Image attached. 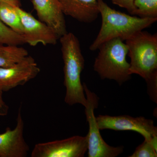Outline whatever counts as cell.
<instances>
[{"instance_id":"4","label":"cell","mask_w":157,"mask_h":157,"mask_svg":"<svg viewBox=\"0 0 157 157\" xmlns=\"http://www.w3.org/2000/svg\"><path fill=\"white\" fill-rule=\"evenodd\" d=\"M123 42L115 38L101 44L94 65V70L101 79L115 80L120 85L132 78L126 59L128 47Z\"/></svg>"},{"instance_id":"17","label":"cell","mask_w":157,"mask_h":157,"mask_svg":"<svg viewBox=\"0 0 157 157\" xmlns=\"http://www.w3.org/2000/svg\"><path fill=\"white\" fill-rule=\"evenodd\" d=\"M129 157H157V150L154 147L151 141L144 140L137 146L135 151Z\"/></svg>"},{"instance_id":"2","label":"cell","mask_w":157,"mask_h":157,"mask_svg":"<svg viewBox=\"0 0 157 157\" xmlns=\"http://www.w3.org/2000/svg\"><path fill=\"white\" fill-rule=\"evenodd\" d=\"M59 40L64 63L65 103L70 106L80 104L86 107L87 101L80 77L84 69L85 60L79 41L71 33H67Z\"/></svg>"},{"instance_id":"20","label":"cell","mask_w":157,"mask_h":157,"mask_svg":"<svg viewBox=\"0 0 157 157\" xmlns=\"http://www.w3.org/2000/svg\"><path fill=\"white\" fill-rule=\"evenodd\" d=\"M2 2H6L10 3L12 5H14L17 7H20L21 3L20 0H0V3Z\"/></svg>"},{"instance_id":"15","label":"cell","mask_w":157,"mask_h":157,"mask_svg":"<svg viewBox=\"0 0 157 157\" xmlns=\"http://www.w3.org/2000/svg\"><path fill=\"white\" fill-rule=\"evenodd\" d=\"M133 15L141 18H157V0H134Z\"/></svg>"},{"instance_id":"11","label":"cell","mask_w":157,"mask_h":157,"mask_svg":"<svg viewBox=\"0 0 157 157\" xmlns=\"http://www.w3.org/2000/svg\"><path fill=\"white\" fill-rule=\"evenodd\" d=\"M39 19L52 29L59 38L67 32L59 0H32Z\"/></svg>"},{"instance_id":"12","label":"cell","mask_w":157,"mask_h":157,"mask_svg":"<svg viewBox=\"0 0 157 157\" xmlns=\"http://www.w3.org/2000/svg\"><path fill=\"white\" fill-rule=\"evenodd\" d=\"M64 14L81 22H94L100 14L98 0H59Z\"/></svg>"},{"instance_id":"14","label":"cell","mask_w":157,"mask_h":157,"mask_svg":"<svg viewBox=\"0 0 157 157\" xmlns=\"http://www.w3.org/2000/svg\"><path fill=\"white\" fill-rule=\"evenodd\" d=\"M17 7L6 2L0 3V20L14 32L22 36L23 27Z\"/></svg>"},{"instance_id":"1","label":"cell","mask_w":157,"mask_h":157,"mask_svg":"<svg viewBox=\"0 0 157 157\" xmlns=\"http://www.w3.org/2000/svg\"><path fill=\"white\" fill-rule=\"evenodd\" d=\"M102 17L100 30L90 50H98L104 42L115 38L126 41L137 32L151 26L157 18H141L111 9L103 0H98Z\"/></svg>"},{"instance_id":"10","label":"cell","mask_w":157,"mask_h":157,"mask_svg":"<svg viewBox=\"0 0 157 157\" xmlns=\"http://www.w3.org/2000/svg\"><path fill=\"white\" fill-rule=\"evenodd\" d=\"M16 125L11 130L6 128L0 134V155L2 157H26L30 150L29 146L24 137V122L20 106L16 119Z\"/></svg>"},{"instance_id":"6","label":"cell","mask_w":157,"mask_h":157,"mask_svg":"<svg viewBox=\"0 0 157 157\" xmlns=\"http://www.w3.org/2000/svg\"><path fill=\"white\" fill-rule=\"evenodd\" d=\"M87 135L73 136L61 140L37 144L32 157H83L87 151Z\"/></svg>"},{"instance_id":"18","label":"cell","mask_w":157,"mask_h":157,"mask_svg":"<svg viewBox=\"0 0 157 157\" xmlns=\"http://www.w3.org/2000/svg\"><path fill=\"white\" fill-rule=\"evenodd\" d=\"M111 1L113 4L126 9L131 15L134 14L135 10L134 0H111Z\"/></svg>"},{"instance_id":"21","label":"cell","mask_w":157,"mask_h":157,"mask_svg":"<svg viewBox=\"0 0 157 157\" xmlns=\"http://www.w3.org/2000/svg\"><path fill=\"white\" fill-rule=\"evenodd\" d=\"M0 157H2V156H1V155H0Z\"/></svg>"},{"instance_id":"19","label":"cell","mask_w":157,"mask_h":157,"mask_svg":"<svg viewBox=\"0 0 157 157\" xmlns=\"http://www.w3.org/2000/svg\"><path fill=\"white\" fill-rule=\"evenodd\" d=\"M2 93L0 90V116H5L8 114L9 107L3 100Z\"/></svg>"},{"instance_id":"7","label":"cell","mask_w":157,"mask_h":157,"mask_svg":"<svg viewBox=\"0 0 157 157\" xmlns=\"http://www.w3.org/2000/svg\"><path fill=\"white\" fill-rule=\"evenodd\" d=\"M100 130L110 129L115 131H133L142 135L144 140L151 141L157 136V128L153 121L144 117H133L128 115L111 116L100 115L96 117Z\"/></svg>"},{"instance_id":"9","label":"cell","mask_w":157,"mask_h":157,"mask_svg":"<svg viewBox=\"0 0 157 157\" xmlns=\"http://www.w3.org/2000/svg\"><path fill=\"white\" fill-rule=\"evenodd\" d=\"M23 27L22 36L27 43L35 46L39 43L42 45H55L59 39L50 27L37 20L20 7H16Z\"/></svg>"},{"instance_id":"13","label":"cell","mask_w":157,"mask_h":157,"mask_svg":"<svg viewBox=\"0 0 157 157\" xmlns=\"http://www.w3.org/2000/svg\"><path fill=\"white\" fill-rule=\"evenodd\" d=\"M28 55V52L22 47L0 44V67H11Z\"/></svg>"},{"instance_id":"3","label":"cell","mask_w":157,"mask_h":157,"mask_svg":"<svg viewBox=\"0 0 157 157\" xmlns=\"http://www.w3.org/2000/svg\"><path fill=\"white\" fill-rule=\"evenodd\" d=\"M130 59V73L139 75L147 82L157 79V35L137 32L126 40Z\"/></svg>"},{"instance_id":"5","label":"cell","mask_w":157,"mask_h":157,"mask_svg":"<svg viewBox=\"0 0 157 157\" xmlns=\"http://www.w3.org/2000/svg\"><path fill=\"white\" fill-rule=\"evenodd\" d=\"M83 86L87 101V104L85 107V112L89 126V130L87 135L88 141V156L117 157L123 152L124 146H110L102 138L94 113V109L98 107L99 99L95 93L91 91L88 88L85 83H83Z\"/></svg>"},{"instance_id":"8","label":"cell","mask_w":157,"mask_h":157,"mask_svg":"<svg viewBox=\"0 0 157 157\" xmlns=\"http://www.w3.org/2000/svg\"><path fill=\"white\" fill-rule=\"evenodd\" d=\"M40 72L35 59L29 55L11 67H0V90L7 92L24 85L36 77Z\"/></svg>"},{"instance_id":"16","label":"cell","mask_w":157,"mask_h":157,"mask_svg":"<svg viewBox=\"0 0 157 157\" xmlns=\"http://www.w3.org/2000/svg\"><path fill=\"white\" fill-rule=\"evenodd\" d=\"M25 43L22 35L14 32L0 20V44L19 46Z\"/></svg>"}]
</instances>
